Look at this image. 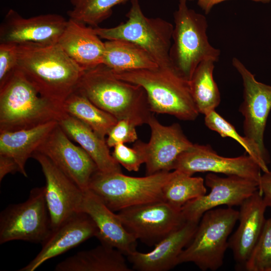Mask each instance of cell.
<instances>
[{
    "mask_svg": "<svg viewBox=\"0 0 271 271\" xmlns=\"http://www.w3.org/2000/svg\"><path fill=\"white\" fill-rule=\"evenodd\" d=\"M238 215L239 211L229 207L206 211L191 240L181 253L179 264L192 262L203 271L219 269L223 263L228 237Z\"/></svg>",
    "mask_w": 271,
    "mask_h": 271,
    "instance_id": "7",
    "label": "cell"
},
{
    "mask_svg": "<svg viewBox=\"0 0 271 271\" xmlns=\"http://www.w3.org/2000/svg\"><path fill=\"white\" fill-rule=\"evenodd\" d=\"M112 72L118 78L144 89L153 113L168 114L185 121L194 120L198 116L189 81L173 67Z\"/></svg>",
    "mask_w": 271,
    "mask_h": 271,
    "instance_id": "3",
    "label": "cell"
},
{
    "mask_svg": "<svg viewBox=\"0 0 271 271\" xmlns=\"http://www.w3.org/2000/svg\"><path fill=\"white\" fill-rule=\"evenodd\" d=\"M199 222L186 221L155 245L152 251L143 253L136 250L128 254L132 268L138 271H168L175 267L179 264V257L193 238Z\"/></svg>",
    "mask_w": 271,
    "mask_h": 271,
    "instance_id": "19",
    "label": "cell"
},
{
    "mask_svg": "<svg viewBox=\"0 0 271 271\" xmlns=\"http://www.w3.org/2000/svg\"><path fill=\"white\" fill-rule=\"evenodd\" d=\"M18 46L9 43H0V87L13 76L18 68Z\"/></svg>",
    "mask_w": 271,
    "mask_h": 271,
    "instance_id": "34",
    "label": "cell"
},
{
    "mask_svg": "<svg viewBox=\"0 0 271 271\" xmlns=\"http://www.w3.org/2000/svg\"><path fill=\"white\" fill-rule=\"evenodd\" d=\"M173 170L193 176L198 172L235 175L259 183L261 169L249 155L228 158L219 155L209 145L193 144L177 158Z\"/></svg>",
    "mask_w": 271,
    "mask_h": 271,
    "instance_id": "12",
    "label": "cell"
},
{
    "mask_svg": "<svg viewBox=\"0 0 271 271\" xmlns=\"http://www.w3.org/2000/svg\"><path fill=\"white\" fill-rule=\"evenodd\" d=\"M204 179L174 170L163 188L164 200L181 210L187 202L206 194Z\"/></svg>",
    "mask_w": 271,
    "mask_h": 271,
    "instance_id": "29",
    "label": "cell"
},
{
    "mask_svg": "<svg viewBox=\"0 0 271 271\" xmlns=\"http://www.w3.org/2000/svg\"><path fill=\"white\" fill-rule=\"evenodd\" d=\"M18 69L43 97L62 105L85 70L58 44L17 45Z\"/></svg>",
    "mask_w": 271,
    "mask_h": 271,
    "instance_id": "1",
    "label": "cell"
},
{
    "mask_svg": "<svg viewBox=\"0 0 271 271\" xmlns=\"http://www.w3.org/2000/svg\"><path fill=\"white\" fill-rule=\"evenodd\" d=\"M136 125L126 119L118 120L107 134L106 142L108 147L122 143H132L138 140Z\"/></svg>",
    "mask_w": 271,
    "mask_h": 271,
    "instance_id": "35",
    "label": "cell"
},
{
    "mask_svg": "<svg viewBox=\"0 0 271 271\" xmlns=\"http://www.w3.org/2000/svg\"><path fill=\"white\" fill-rule=\"evenodd\" d=\"M58 123L67 136L77 142L90 156L98 171L102 173H121L120 165L110 154L106 140L89 126L66 113Z\"/></svg>",
    "mask_w": 271,
    "mask_h": 271,
    "instance_id": "23",
    "label": "cell"
},
{
    "mask_svg": "<svg viewBox=\"0 0 271 271\" xmlns=\"http://www.w3.org/2000/svg\"><path fill=\"white\" fill-rule=\"evenodd\" d=\"M62 106L67 114L87 124L103 139L118 121L76 89L64 100Z\"/></svg>",
    "mask_w": 271,
    "mask_h": 271,
    "instance_id": "27",
    "label": "cell"
},
{
    "mask_svg": "<svg viewBox=\"0 0 271 271\" xmlns=\"http://www.w3.org/2000/svg\"><path fill=\"white\" fill-rule=\"evenodd\" d=\"M233 67L240 75L243 86V100L239 111L244 117V136L254 143L269 161L264 143L266 121L271 110V86L260 82L237 58L232 60Z\"/></svg>",
    "mask_w": 271,
    "mask_h": 271,
    "instance_id": "11",
    "label": "cell"
},
{
    "mask_svg": "<svg viewBox=\"0 0 271 271\" xmlns=\"http://www.w3.org/2000/svg\"><path fill=\"white\" fill-rule=\"evenodd\" d=\"M204 122L209 129L217 132L222 137L232 138L239 144L257 163L263 172L269 170L267 164L269 161L263 155L257 145L245 136L239 134L235 127L215 110L205 115Z\"/></svg>",
    "mask_w": 271,
    "mask_h": 271,
    "instance_id": "31",
    "label": "cell"
},
{
    "mask_svg": "<svg viewBox=\"0 0 271 271\" xmlns=\"http://www.w3.org/2000/svg\"><path fill=\"white\" fill-rule=\"evenodd\" d=\"M271 271V270H270Z\"/></svg>",
    "mask_w": 271,
    "mask_h": 271,
    "instance_id": "40",
    "label": "cell"
},
{
    "mask_svg": "<svg viewBox=\"0 0 271 271\" xmlns=\"http://www.w3.org/2000/svg\"><path fill=\"white\" fill-rule=\"evenodd\" d=\"M173 172H162L143 177L121 173H105L97 170L91 177L87 190L114 211L129 207L164 201L163 188Z\"/></svg>",
    "mask_w": 271,
    "mask_h": 271,
    "instance_id": "6",
    "label": "cell"
},
{
    "mask_svg": "<svg viewBox=\"0 0 271 271\" xmlns=\"http://www.w3.org/2000/svg\"><path fill=\"white\" fill-rule=\"evenodd\" d=\"M143 142L137 140L132 148L120 143L115 145L111 155L114 159L128 171L137 172L145 164L146 156Z\"/></svg>",
    "mask_w": 271,
    "mask_h": 271,
    "instance_id": "33",
    "label": "cell"
},
{
    "mask_svg": "<svg viewBox=\"0 0 271 271\" xmlns=\"http://www.w3.org/2000/svg\"><path fill=\"white\" fill-rule=\"evenodd\" d=\"M36 151L47 156L84 192L98 168L90 156L75 145L59 123Z\"/></svg>",
    "mask_w": 271,
    "mask_h": 271,
    "instance_id": "16",
    "label": "cell"
},
{
    "mask_svg": "<svg viewBox=\"0 0 271 271\" xmlns=\"http://www.w3.org/2000/svg\"><path fill=\"white\" fill-rule=\"evenodd\" d=\"M147 124L151 129V137L148 143H143L146 175L173 170L178 156L193 144L178 123L163 125L153 114Z\"/></svg>",
    "mask_w": 271,
    "mask_h": 271,
    "instance_id": "17",
    "label": "cell"
},
{
    "mask_svg": "<svg viewBox=\"0 0 271 271\" xmlns=\"http://www.w3.org/2000/svg\"><path fill=\"white\" fill-rule=\"evenodd\" d=\"M32 158L39 163L45 178V199L52 229L82 211L85 192L44 154L36 151Z\"/></svg>",
    "mask_w": 271,
    "mask_h": 271,
    "instance_id": "14",
    "label": "cell"
},
{
    "mask_svg": "<svg viewBox=\"0 0 271 271\" xmlns=\"http://www.w3.org/2000/svg\"><path fill=\"white\" fill-rule=\"evenodd\" d=\"M266 208L258 190L240 205L237 229L228 240L237 266L243 268L261 234Z\"/></svg>",
    "mask_w": 271,
    "mask_h": 271,
    "instance_id": "20",
    "label": "cell"
},
{
    "mask_svg": "<svg viewBox=\"0 0 271 271\" xmlns=\"http://www.w3.org/2000/svg\"><path fill=\"white\" fill-rule=\"evenodd\" d=\"M258 190L262 194L266 207H271V171L268 170L261 174Z\"/></svg>",
    "mask_w": 271,
    "mask_h": 271,
    "instance_id": "36",
    "label": "cell"
},
{
    "mask_svg": "<svg viewBox=\"0 0 271 271\" xmlns=\"http://www.w3.org/2000/svg\"><path fill=\"white\" fill-rule=\"evenodd\" d=\"M58 124L57 121H51L30 128L0 131V155L13 158L20 173L27 177V160Z\"/></svg>",
    "mask_w": 271,
    "mask_h": 271,
    "instance_id": "24",
    "label": "cell"
},
{
    "mask_svg": "<svg viewBox=\"0 0 271 271\" xmlns=\"http://www.w3.org/2000/svg\"><path fill=\"white\" fill-rule=\"evenodd\" d=\"M82 211L95 223L98 230L96 237L100 243L111 246L126 256L137 250L138 240L126 230L117 214L88 190L85 192Z\"/></svg>",
    "mask_w": 271,
    "mask_h": 271,
    "instance_id": "21",
    "label": "cell"
},
{
    "mask_svg": "<svg viewBox=\"0 0 271 271\" xmlns=\"http://www.w3.org/2000/svg\"><path fill=\"white\" fill-rule=\"evenodd\" d=\"M66 113L62 105L42 96L18 69L0 87V131L58 122Z\"/></svg>",
    "mask_w": 271,
    "mask_h": 271,
    "instance_id": "4",
    "label": "cell"
},
{
    "mask_svg": "<svg viewBox=\"0 0 271 271\" xmlns=\"http://www.w3.org/2000/svg\"><path fill=\"white\" fill-rule=\"evenodd\" d=\"M67 21L56 14L25 18L11 9L1 25L0 43L17 45L56 44L66 26Z\"/></svg>",
    "mask_w": 271,
    "mask_h": 271,
    "instance_id": "15",
    "label": "cell"
},
{
    "mask_svg": "<svg viewBox=\"0 0 271 271\" xmlns=\"http://www.w3.org/2000/svg\"><path fill=\"white\" fill-rule=\"evenodd\" d=\"M17 172L20 173V170L15 161L9 156L0 155V181L7 175Z\"/></svg>",
    "mask_w": 271,
    "mask_h": 271,
    "instance_id": "37",
    "label": "cell"
},
{
    "mask_svg": "<svg viewBox=\"0 0 271 271\" xmlns=\"http://www.w3.org/2000/svg\"><path fill=\"white\" fill-rule=\"evenodd\" d=\"M188 1H194V0H188Z\"/></svg>",
    "mask_w": 271,
    "mask_h": 271,
    "instance_id": "39",
    "label": "cell"
},
{
    "mask_svg": "<svg viewBox=\"0 0 271 271\" xmlns=\"http://www.w3.org/2000/svg\"><path fill=\"white\" fill-rule=\"evenodd\" d=\"M76 90L118 120L126 119L137 126L147 124L154 114L142 86L118 78L103 64L85 70Z\"/></svg>",
    "mask_w": 271,
    "mask_h": 271,
    "instance_id": "2",
    "label": "cell"
},
{
    "mask_svg": "<svg viewBox=\"0 0 271 271\" xmlns=\"http://www.w3.org/2000/svg\"><path fill=\"white\" fill-rule=\"evenodd\" d=\"M244 269L247 271L271 270V218L266 219Z\"/></svg>",
    "mask_w": 271,
    "mask_h": 271,
    "instance_id": "32",
    "label": "cell"
},
{
    "mask_svg": "<svg viewBox=\"0 0 271 271\" xmlns=\"http://www.w3.org/2000/svg\"><path fill=\"white\" fill-rule=\"evenodd\" d=\"M97 227L84 212H77L52 228L41 243L42 248L28 264L19 271H34L45 262L64 253L92 237H96Z\"/></svg>",
    "mask_w": 271,
    "mask_h": 271,
    "instance_id": "18",
    "label": "cell"
},
{
    "mask_svg": "<svg viewBox=\"0 0 271 271\" xmlns=\"http://www.w3.org/2000/svg\"><path fill=\"white\" fill-rule=\"evenodd\" d=\"M103 65L113 72L153 69L159 66L152 57L139 45L124 40L104 42Z\"/></svg>",
    "mask_w": 271,
    "mask_h": 271,
    "instance_id": "26",
    "label": "cell"
},
{
    "mask_svg": "<svg viewBox=\"0 0 271 271\" xmlns=\"http://www.w3.org/2000/svg\"><path fill=\"white\" fill-rule=\"evenodd\" d=\"M128 0H70L69 19L95 28L109 18L115 6Z\"/></svg>",
    "mask_w": 271,
    "mask_h": 271,
    "instance_id": "30",
    "label": "cell"
},
{
    "mask_svg": "<svg viewBox=\"0 0 271 271\" xmlns=\"http://www.w3.org/2000/svg\"><path fill=\"white\" fill-rule=\"evenodd\" d=\"M205 184L210 192L184 205L181 211L186 221H200L207 211L218 206L232 207L240 206L259 189V183L238 176L221 177L209 173L205 177Z\"/></svg>",
    "mask_w": 271,
    "mask_h": 271,
    "instance_id": "13",
    "label": "cell"
},
{
    "mask_svg": "<svg viewBox=\"0 0 271 271\" xmlns=\"http://www.w3.org/2000/svg\"><path fill=\"white\" fill-rule=\"evenodd\" d=\"M215 62L205 60L196 67L189 80L192 95L199 113L204 115L215 110L221 101L213 77Z\"/></svg>",
    "mask_w": 271,
    "mask_h": 271,
    "instance_id": "28",
    "label": "cell"
},
{
    "mask_svg": "<svg viewBox=\"0 0 271 271\" xmlns=\"http://www.w3.org/2000/svg\"><path fill=\"white\" fill-rule=\"evenodd\" d=\"M57 44L85 70L103 64L104 42L93 27L69 19Z\"/></svg>",
    "mask_w": 271,
    "mask_h": 271,
    "instance_id": "22",
    "label": "cell"
},
{
    "mask_svg": "<svg viewBox=\"0 0 271 271\" xmlns=\"http://www.w3.org/2000/svg\"><path fill=\"white\" fill-rule=\"evenodd\" d=\"M124 254L107 245L78 252L59 262L55 271H131Z\"/></svg>",
    "mask_w": 271,
    "mask_h": 271,
    "instance_id": "25",
    "label": "cell"
},
{
    "mask_svg": "<svg viewBox=\"0 0 271 271\" xmlns=\"http://www.w3.org/2000/svg\"><path fill=\"white\" fill-rule=\"evenodd\" d=\"M228 0H197L199 7L205 12L208 14L212 8L216 5ZM252 1L263 4H268L271 0H251Z\"/></svg>",
    "mask_w": 271,
    "mask_h": 271,
    "instance_id": "38",
    "label": "cell"
},
{
    "mask_svg": "<svg viewBox=\"0 0 271 271\" xmlns=\"http://www.w3.org/2000/svg\"><path fill=\"white\" fill-rule=\"evenodd\" d=\"M124 23L109 28L95 27L97 35L107 40H124L144 48L160 67H172L169 53L174 26L161 18H148L142 12L139 0H131Z\"/></svg>",
    "mask_w": 271,
    "mask_h": 271,
    "instance_id": "8",
    "label": "cell"
},
{
    "mask_svg": "<svg viewBox=\"0 0 271 271\" xmlns=\"http://www.w3.org/2000/svg\"><path fill=\"white\" fill-rule=\"evenodd\" d=\"M187 1L179 0L178 9L174 13L175 25L169 57L173 68L189 81L201 62H217L220 51L208 41L206 17L190 9Z\"/></svg>",
    "mask_w": 271,
    "mask_h": 271,
    "instance_id": "5",
    "label": "cell"
},
{
    "mask_svg": "<svg viewBox=\"0 0 271 271\" xmlns=\"http://www.w3.org/2000/svg\"><path fill=\"white\" fill-rule=\"evenodd\" d=\"M51 230L45 186L32 189L27 200L1 212V244L13 240L41 243Z\"/></svg>",
    "mask_w": 271,
    "mask_h": 271,
    "instance_id": "9",
    "label": "cell"
},
{
    "mask_svg": "<svg viewBox=\"0 0 271 271\" xmlns=\"http://www.w3.org/2000/svg\"><path fill=\"white\" fill-rule=\"evenodd\" d=\"M117 214L126 230L149 246L156 245L186 221L181 210L165 201L129 207Z\"/></svg>",
    "mask_w": 271,
    "mask_h": 271,
    "instance_id": "10",
    "label": "cell"
}]
</instances>
